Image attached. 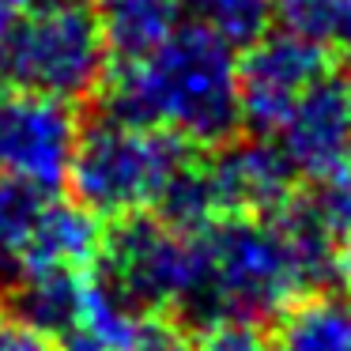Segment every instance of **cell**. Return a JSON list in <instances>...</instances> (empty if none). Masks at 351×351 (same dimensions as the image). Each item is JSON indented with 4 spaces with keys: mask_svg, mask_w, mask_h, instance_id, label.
<instances>
[{
    "mask_svg": "<svg viewBox=\"0 0 351 351\" xmlns=\"http://www.w3.org/2000/svg\"><path fill=\"white\" fill-rule=\"evenodd\" d=\"M106 114L162 129L189 147H219L242 129L234 49L185 23L147 57L106 76Z\"/></svg>",
    "mask_w": 351,
    "mask_h": 351,
    "instance_id": "6da1fadb",
    "label": "cell"
},
{
    "mask_svg": "<svg viewBox=\"0 0 351 351\" xmlns=\"http://www.w3.org/2000/svg\"><path fill=\"white\" fill-rule=\"evenodd\" d=\"M197 280L178 325L204 332L223 321L280 317L291 302L313 295L306 261L280 215H230L193 230Z\"/></svg>",
    "mask_w": 351,
    "mask_h": 351,
    "instance_id": "7a4b0ae2",
    "label": "cell"
},
{
    "mask_svg": "<svg viewBox=\"0 0 351 351\" xmlns=\"http://www.w3.org/2000/svg\"><path fill=\"white\" fill-rule=\"evenodd\" d=\"M193 159L197 155L185 140L106 114L80 129L69 170L72 200L114 223L155 212Z\"/></svg>",
    "mask_w": 351,
    "mask_h": 351,
    "instance_id": "3957f363",
    "label": "cell"
},
{
    "mask_svg": "<svg viewBox=\"0 0 351 351\" xmlns=\"http://www.w3.org/2000/svg\"><path fill=\"white\" fill-rule=\"evenodd\" d=\"M110 76V46L91 0H38L12 27L4 84L16 91L80 102Z\"/></svg>",
    "mask_w": 351,
    "mask_h": 351,
    "instance_id": "277c9868",
    "label": "cell"
},
{
    "mask_svg": "<svg viewBox=\"0 0 351 351\" xmlns=\"http://www.w3.org/2000/svg\"><path fill=\"white\" fill-rule=\"evenodd\" d=\"M95 272L147 321L178 325L197 280L193 230L170 227L155 212L117 219L102 238Z\"/></svg>",
    "mask_w": 351,
    "mask_h": 351,
    "instance_id": "5b68a950",
    "label": "cell"
},
{
    "mask_svg": "<svg viewBox=\"0 0 351 351\" xmlns=\"http://www.w3.org/2000/svg\"><path fill=\"white\" fill-rule=\"evenodd\" d=\"M76 110L31 91H0V182H19L42 193L69 185L80 144Z\"/></svg>",
    "mask_w": 351,
    "mask_h": 351,
    "instance_id": "8992f818",
    "label": "cell"
},
{
    "mask_svg": "<svg viewBox=\"0 0 351 351\" xmlns=\"http://www.w3.org/2000/svg\"><path fill=\"white\" fill-rule=\"evenodd\" d=\"M328 76V57L291 34H265L238 57V106L250 136L276 140L291 110L317 80Z\"/></svg>",
    "mask_w": 351,
    "mask_h": 351,
    "instance_id": "52a82bcc",
    "label": "cell"
},
{
    "mask_svg": "<svg viewBox=\"0 0 351 351\" xmlns=\"http://www.w3.org/2000/svg\"><path fill=\"white\" fill-rule=\"evenodd\" d=\"M208 193L219 219L230 215H280L295 200V167L283 159L276 140H227L215 155L200 159Z\"/></svg>",
    "mask_w": 351,
    "mask_h": 351,
    "instance_id": "ba28073f",
    "label": "cell"
},
{
    "mask_svg": "<svg viewBox=\"0 0 351 351\" xmlns=\"http://www.w3.org/2000/svg\"><path fill=\"white\" fill-rule=\"evenodd\" d=\"M276 147L295 167L298 178L321 182L351 159V76L328 72L306 91V99L291 110L283 129L276 132Z\"/></svg>",
    "mask_w": 351,
    "mask_h": 351,
    "instance_id": "9c48e42d",
    "label": "cell"
},
{
    "mask_svg": "<svg viewBox=\"0 0 351 351\" xmlns=\"http://www.w3.org/2000/svg\"><path fill=\"white\" fill-rule=\"evenodd\" d=\"M102 38L117 64L147 57L185 27L182 0H95Z\"/></svg>",
    "mask_w": 351,
    "mask_h": 351,
    "instance_id": "30bf717a",
    "label": "cell"
},
{
    "mask_svg": "<svg viewBox=\"0 0 351 351\" xmlns=\"http://www.w3.org/2000/svg\"><path fill=\"white\" fill-rule=\"evenodd\" d=\"M280 351H351V291H317L276 317Z\"/></svg>",
    "mask_w": 351,
    "mask_h": 351,
    "instance_id": "8fae6325",
    "label": "cell"
},
{
    "mask_svg": "<svg viewBox=\"0 0 351 351\" xmlns=\"http://www.w3.org/2000/svg\"><path fill=\"white\" fill-rule=\"evenodd\" d=\"M49 197L19 182H0V298L27 276V257Z\"/></svg>",
    "mask_w": 351,
    "mask_h": 351,
    "instance_id": "7c38bea8",
    "label": "cell"
},
{
    "mask_svg": "<svg viewBox=\"0 0 351 351\" xmlns=\"http://www.w3.org/2000/svg\"><path fill=\"white\" fill-rule=\"evenodd\" d=\"M276 27L325 57H340L351 76V0H272Z\"/></svg>",
    "mask_w": 351,
    "mask_h": 351,
    "instance_id": "4fadbf2b",
    "label": "cell"
},
{
    "mask_svg": "<svg viewBox=\"0 0 351 351\" xmlns=\"http://www.w3.org/2000/svg\"><path fill=\"white\" fill-rule=\"evenodd\" d=\"M185 4V23L208 31L215 42L227 49H250L268 34L276 23L272 0H182Z\"/></svg>",
    "mask_w": 351,
    "mask_h": 351,
    "instance_id": "5bb4252c",
    "label": "cell"
},
{
    "mask_svg": "<svg viewBox=\"0 0 351 351\" xmlns=\"http://www.w3.org/2000/svg\"><path fill=\"white\" fill-rule=\"evenodd\" d=\"M298 200L328 234L340 238L343 245H351V159L328 178L313 182V189Z\"/></svg>",
    "mask_w": 351,
    "mask_h": 351,
    "instance_id": "9a60e30c",
    "label": "cell"
},
{
    "mask_svg": "<svg viewBox=\"0 0 351 351\" xmlns=\"http://www.w3.org/2000/svg\"><path fill=\"white\" fill-rule=\"evenodd\" d=\"M197 351H280L276 336L250 321H223L197 332Z\"/></svg>",
    "mask_w": 351,
    "mask_h": 351,
    "instance_id": "2e32d148",
    "label": "cell"
},
{
    "mask_svg": "<svg viewBox=\"0 0 351 351\" xmlns=\"http://www.w3.org/2000/svg\"><path fill=\"white\" fill-rule=\"evenodd\" d=\"M0 351H57V348L38 328H31L27 321H19L16 313L0 306Z\"/></svg>",
    "mask_w": 351,
    "mask_h": 351,
    "instance_id": "e0dca14e",
    "label": "cell"
},
{
    "mask_svg": "<svg viewBox=\"0 0 351 351\" xmlns=\"http://www.w3.org/2000/svg\"><path fill=\"white\" fill-rule=\"evenodd\" d=\"M19 16H8L0 12V84H4V49H8V38H12V27H16Z\"/></svg>",
    "mask_w": 351,
    "mask_h": 351,
    "instance_id": "ac0fdd59",
    "label": "cell"
},
{
    "mask_svg": "<svg viewBox=\"0 0 351 351\" xmlns=\"http://www.w3.org/2000/svg\"><path fill=\"white\" fill-rule=\"evenodd\" d=\"M31 4H38V0H0V12H8V16H23Z\"/></svg>",
    "mask_w": 351,
    "mask_h": 351,
    "instance_id": "d6986e66",
    "label": "cell"
}]
</instances>
